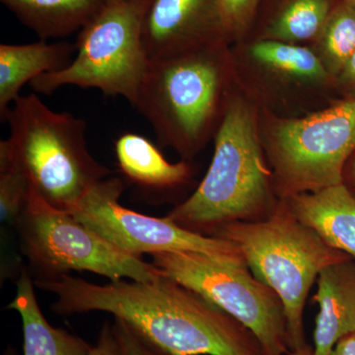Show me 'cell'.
<instances>
[{
	"instance_id": "obj_1",
	"label": "cell",
	"mask_w": 355,
	"mask_h": 355,
	"mask_svg": "<svg viewBox=\"0 0 355 355\" xmlns=\"http://www.w3.org/2000/svg\"><path fill=\"white\" fill-rule=\"evenodd\" d=\"M53 294L62 316L106 312L169 355H265L260 343L234 318L174 279L114 280L100 286L62 275L35 279Z\"/></svg>"
},
{
	"instance_id": "obj_2",
	"label": "cell",
	"mask_w": 355,
	"mask_h": 355,
	"mask_svg": "<svg viewBox=\"0 0 355 355\" xmlns=\"http://www.w3.org/2000/svg\"><path fill=\"white\" fill-rule=\"evenodd\" d=\"M214 140L202 181L166 216L181 227L210 236L226 224L265 219L280 202L261 144L258 109L236 86Z\"/></svg>"
},
{
	"instance_id": "obj_3",
	"label": "cell",
	"mask_w": 355,
	"mask_h": 355,
	"mask_svg": "<svg viewBox=\"0 0 355 355\" xmlns=\"http://www.w3.org/2000/svg\"><path fill=\"white\" fill-rule=\"evenodd\" d=\"M235 87L227 42L150 60L135 109L161 146L191 161L214 139Z\"/></svg>"
},
{
	"instance_id": "obj_4",
	"label": "cell",
	"mask_w": 355,
	"mask_h": 355,
	"mask_svg": "<svg viewBox=\"0 0 355 355\" xmlns=\"http://www.w3.org/2000/svg\"><path fill=\"white\" fill-rule=\"evenodd\" d=\"M6 121L10 135L0 142V154L24 173L32 188L53 207L69 212L111 175L89 153L85 121L53 111L36 93L20 96Z\"/></svg>"
},
{
	"instance_id": "obj_5",
	"label": "cell",
	"mask_w": 355,
	"mask_h": 355,
	"mask_svg": "<svg viewBox=\"0 0 355 355\" xmlns=\"http://www.w3.org/2000/svg\"><path fill=\"white\" fill-rule=\"evenodd\" d=\"M212 236L234 243L248 268L279 296L289 349L305 347L303 315L311 287L326 266L352 257L327 244L292 214L284 200L265 219L226 224Z\"/></svg>"
},
{
	"instance_id": "obj_6",
	"label": "cell",
	"mask_w": 355,
	"mask_h": 355,
	"mask_svg": "<svg viewBox=\"0 0 355 355\" xmlns=\"http://www.w3.org/2000/svg\"><path fill=\"white\" fill-rule=\"evenodd\" d=\"M266 160L279 200L343 184L355 151V94L300 118L259 111Z\"/></svg>"
},
{
	"instance_id": "obj_7",
	"label": "cell",
	"mask_w": 355,
	"mask_h": 355,
	"mask_svg": "<svg viewBox=\"0 0 355 355\" xmlns=\"http://www.w3.org/2000/svg\"><path fill=\"white\" fill-rule=\"evenodd\" d=\"M153 0H112L77 40L74 60L64 69L37 77V93L50 95L62 86L94 88L105 96L135 105L149 60L144 42V22Z\"/></svg>"
},
{
	"instance_id": "obj_8",
	"label": "cell",
	"mask_w": 355,
	"mask_h": 355,
	"mask_svg": "<svg viewBox=\"0 0 355 355\" xmlns=\"http://www.w3.org/2000/svg\"><path fill=\"white\" fill-rule=\"evenodd\" d=\"M21 250L36 270L35 279L69 272H89L108 277L155 282L163 272L84 225L69 212L53 207L31 186L29 200L18 222Z\"/></svg>"
},
{
	"instance_id": "obj_9",
	"label": "cell",
	"mask_w": 355,
	"mask_h": 355,
	"mask_svg": "<svg viewBox=\"0 0 355 355\" xmlns=\"http://www.w3.org/2000/svg\"><path fill=\"white\" fill-rule=\"evenodd\" d=\"M230 58L236 88L266 114L300 118L342 98L310 46L246 39L230 44Z\"/></svg>"
},
{
	"instance_id": "obj_10",
	"label": "cell",
	"mask_w": 355,
	"mask_h": 355,
	"mask_svg": "<svg viewBox=\"0 0 355 355\" xmlns=\"http://www.w3.org/2000/svg\"><path fill=\"white\" fill-rule=\"evenodd\" d=\"M150 257L166 277L195 291L251 331L265 355L291 352L282 301L246 265L190 252H162Z\"/></svg>"
},
{
	"instance_id": "obj_11",
	"label": "cell",
	"mask_w": 355,
	"mask_h": 355,
	"mask_svg": "<svg viewBox=\"0 0 355 355\" xmlns=\"http://www.w3.org/2000/svg\"><path fill=\"white\" fill-rule=\"evenodd\" d=\"M123 189L120 178L102 180L69 214L107 241L135 256L190 252L223 263L246 265L239 248L227 239L193 232L166 216L157 218L125 209L120 203Z\"/></svg>"
},
{
	"instance_id": "obj_12",
	"label": "cell",
	"mask_w": 355,
	"mask_h": 355,
	"mask_svg": "<svg viewBox=\"0 0 355 355\" xmlns=\"http://www.w3.org/2000/svg\"><path fill=\"white\" fill-rule=\"evenodd\" d=\"M144 42L149 60L228 43L217 0H153Z\"/></svg>"
},
{
	"instance_id": "obj_13",
	"label": "cell",
	"mask_w": 355,
	"mask_h": 355,
	"mask_svg": "<svg viewBox=\"0 0 355 355\" xmlns=\"http://www.w3.org/2000/svg\"><path fill=\"white\" fill-rule=\"evenodd\" d=\"M349 258L326 266L317 279L319 305L314 352L329 355L343 336L355 333V261Z\"/></svg>"
},
{
	"instance_id": "obj_14",
	"label": "cell",
	"mask_w": 355,
	"mask_h": 355,
	"mask_svg": "<svg viewBox=\"0 0 355 355\" xmlns=\"http://www.w3.org/2000/svg\"><path fill=\"white\" fill-rule=\"evenodd\" d=\"M282 200L327 244L355 259V197L345 184Z\"/></svg>"
},
{
	"instance_id": "obj_15",
	"label": "cell",
	"mask_w": 355,
	"mask_h": 355,
	"mask_svg": "<svg viewBox=\"0 0 355 355\" xmlns=\"http://www.w3.org/2000/svg\"><path fill=\"white\" fill-rule=\"evenodd\" d=\"M76 44L69 42L0 44V118L6 121L10 104L20 97L26 83L37 77L64 69L72 62Z\"/></svg>"
},
{
	"instance_id": "obj_16",
	"label": "cell",
	"mask_w": 355,
	"mask_h": 355,
	"mask_svg": "<svg viewBox=\"0 0 355 355\" xmlns=\"http://www.w3.org/2000/svg\"><path fill=\"white\" fill-rule=\"evenodd\" d=\"M34 287L29 270L22 268L15 297L7 306V309L20 315L24 355H90L92 345L86 340L49 323L40 308ZM12 352L8 350L6 355H13Z\"/></svg>"
},
{
	"instance_id": "obj_17",
	"label": "cell",
	"mask_w": 355,
	"mask_h": 355,
	"mask_svg": "<svg viewBox=\"0 0 355 355\" xmlns=\"http://www.w3.org/2000/svg\"><path fill=\"white\" fill-rule=\"evenodd\" d=\"M114 153L123 174L146 190H174L193 176L190 161L169 162L153 141L137 133H123L114 142Z\"/></svg>"
},
{
	"instance_id": "obj_18",
	"label": "cell",
	"mask_w": 355,
	"mask_h": 355,
	"mask_svg": "<svg viewBox=\"0 0 355 355\" xmlns=\"http://www.w3.org/2000/svg\"><path fill=\"white\" fill-rule=\"evenodd\" d=\"M109 0H1L40 39L65 38L88 24Z\"/></svg>"
},
{
	"instance_id": "obj_19",
	"label": "cell",
	"mask_w": 355,
	"mask_h": 355,
	"mask_svg": "<svg viewBox=\"0 0 355 355\" xmlns=\"http://www.w3.org/2000/svg\"><path fill=\"white\" fill-rule=\"evenodd\" d=\"M338 0H277L250 40L310 46ZM246 40V39H245Z\"/></svg>"
},
{
	"instance_id": "obj_20",
	"label": "cell",
	"mask_w": 355,
	"mask_h": 355,
	"mask_svg": "<svg viewBox=\"0 0 355 355\" xmlns=\"http://www.w3.org/2000/svg\"><path fill=\"white\" fill-rule=\"evenodd\" d=\"M310 48L336 79L355 51L354 7L338 0Z\"/></svg>"
},
{
	"instance_id": "obj_21",
	"label": "cell",
	"mask_w": 355,
	"mask_h": 355,
	"mask_svg": "<svg viewBox=\"0 0 355 355\" xmlns=\"http://www.w3.org/2000/svg\"><path fill=\"white\" fill-rule=\"evenodd\" d=\"M31 193L24 173L0 154V217L3 223L17 227Z\"/></svg>"
},
{
	"instance_id": "obj_22",
	"label": "cell",
	"mask_w": 355,
	"mask_h": 355,
	"mask_svg": "<svg viewBox=\"0 0 355 355\" xmlns=\"http://www.w3.org/2000/svg\"><path fill=\"white\" fill-rule=\"evenodd\" d=\"M263 0H217L222 25L230 44L249 36Z\"/></svg>"
},
{
	"instance_id": "obj_23",
	"label": "cell",
	"mask_w": 355,
	"mask_h": 355,
	"mask_svg": "<svg viewBox=\"0 0 355 355\" xmlns=\"http://www.w3.org/2000/svg\"><path fill=\"white\" fill-rule=\"evenodd\" d=\"M113 327L128 355H169L142 340L127 324L120 320L114 319Z\"/></svg>"
},
{
	"instance_id": "obj_24",
	"label": "cell",
	"mask_w": 355,
	"mask_h": 355,
	"mask_svg": "<svg viewBox=\"0 0 355 355\" xmlns=\"http://www.w3.org/2000/svg\"><path fill=\"white\" fill-rule=\"evenodd\" d=\"M90 355H128L110 322H105L103 324L97 342L92 345Z\"/></svg>"
},
{
	"instance_id": "obj_25",
	"label": "cell",
	"mask_w": 355,
	"mask_h": 355,
	"mask_svg": "<svg viewBox=\"0 0 355 355\" xmlns=\"http://www.w3.org/2000/svg\"><path fill=\"white\" fill-rule=\"evenodd\" d=\"M336 83L342 97L355 94V51L342 72L336 77Z\"/></svg>"
},
{
	"instance_id": "obj_26",
	"label": "cell",
	"mask_w": 355,
	"mask_h": 355,
	"mask_svg": "<svg viewBox=\"0 0 355 355\" xmlns=\"http://www.w3.org/2000/svg\"><path fill=\"white\" fill-rule=\"evenodd\" d=\"M329 355H355V333L340 338Z\"/></svg>"
},
{
	"instance_id": "obj_27",
	"label": "cell",
	"mask_w": 355,
	"mask_h": 355,
	"mask_svg": "<svg viewBox=\"0 0 355 355\" xmlns=\"http://www.w3.org/2000/svg\"><path fill=\"white\" fill-rule=\"evenodd\" d=\"M343 184H345L347 190L355 197V151L343 168Z\"/></svg>"
},
{
	"instance_id": "obj_28",
	"label": "cell",
	"mask_w": 355,
	"mask_h": 355,
	"mask_svg": "<svg viewBox=\"0 0 355 355\" xmlns=\"http://www.w3.org/2000/svg\"><path fill=\"white\" fill-rule=\"evenodd\" d=\"M286 355H316L315 354L314 349L310 345H306L305 347H300V349L291 350Z\"/></svg>"
},
{
	"instance_id": "obj_29",
	"label": "cell",
	"mask_w": 355,
	"mask_h": 355,
	"mask_svg": "<svg viewBox=\"0 0 355 355\" xmlns=\"http://www.w3.org/2000/svg\"><path fill=\"white\" fill-rule=\"evenodd\" d=\"M343 1L347 2L350 6H354L355 8V0H343Z\"/></svg>"
},
{
	"instance_id": "obj_30",
	"label": "cell",
	"mask_w": 355,
	"mask_h": 355,
	"mask_svg": "<svg viewBox=\"0 0 355 355\" xmlns=\"http://www.w3.org/2000/svg\"><path fill=\"white\" fill-rule=\"evenodd\" d=\"M109 1H112V0H109Z\"/></svg>"
}]
</instances>
